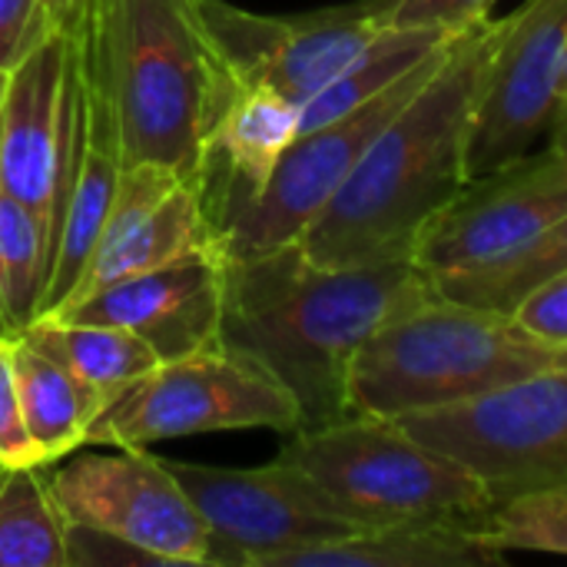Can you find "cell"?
<instances>
[{
	"mask_svg": "<svg viewBox=\"0 0 567 567\" xmlns=\"http://www.w3.org/2000/svg\"><path fill=\"white\" fill-rule=\"evenodd\" d=\"M435 296L415 262L326 269L282 246L226 262L223 346L269 369L299 405V432L349 415L355 352L392 319Z\"/></svg>",
	"mask_w": 567,
	"mask_h": 567,
	"instance_id": "6da1fadb",
	"label": "cell"
},
{
	"mask_svg": "<svg viewBox=\"0 0 567 567\" xmlns=\"http://www.w3.org/2000/svg\"><path fill=\"white\" fill-rule=\"evenodd\" d=\"M502 20H478L372 140L339 193L299 236L309 262L355 269L412 262L435 216L468 186L465 146Z\"/></svg>",
	"mask_w": 567,
	"mask_h": 567,
	"instance_id": "7a4b0ae2",
	"label": "cell"
},
{
	"mask_svg": "<svg viewBox=\"0 0 567 567\" xmlns=\"http://www.w3.org/2000/svg\"><path fill=\"white\" fill-rule=\"evenodd\" d=\"M66 30L93 56L123 169L156 163L199 179L209 136L239 83L189 0H100Z\"/></svg>",
	"mask_w": 567,
	"mask_h": 567,
	"instance_id": "3957f363",
	"label": "cell"
},
{
	"mask_svg": "<svg viewBox=\"0 0 567 567\" xmlns=\"http://www.w3.org/2000/svg\"><path fill=\"white\" fill-rule=\"evenodd\" d=\"M567 365V346L528 336L512 316L429 296L382 326L352 359L349 415L399 419L442 409L545 369Z\"/></svg>",
	"mask_w": 567,
	"mask_h": 567,
	"instance_id": "277c9868",
	"label": "cell"
},
{
	"mask_svg": "<svg viewBox=\"0 0 567 567\" xmlns=\"http://www.w3.org/2000/svg\"><path fill=\"white\" fill-rule=\"evenodd\" d=\"M282 458L302 468L359 532L395 525L485 532L498 508L465 465L422 445L392 419L346 415L292 432Z\"/></svg>",
	"mask_w": 567,
	"mask_h": 567,
	"instance_id": "5b68a950",
	"label": "cell"
},
{
	"mask_svg": "<svg viewBox=\"0 0 567 567\" xmlns=\"http://www.w3.org/2000/svg\"><path fill=\"white\" fill-rule=\"evenodd\" d=\"M299 405L289 389L256 359L209 346L183 359H166L106 405L86 429L83 445L146 449L233 429L299 432Z\"/></svg>",
	"mask_w": 567,
	"mask_h": 567,
	"instance_id": "8992f818",
	"label": "cell"
},
{
	"mask_svg": "<svg viewBox=\"0 0 567 567\" xmlns=\"http://www.w3.org/2000/svg\"><path fill=\"white\" fill-rule=\"evenodd\" d=\"M392 422L465 465L495 505L567 488V365Z\"/></svg>",
	"mask_w": 567,
	"mask_h": 567,
	"instance_id": "52a82bcc",
	"label": "cell"
},
{
	"mask_svg": "<svg viewBox=\"0 0 567 567\" xmlns=\"http://www.w3.org/2000/svg\"><path fill=\"white\" fill-rule=\"evenodd\" d=\"M458 40V37H455ZM452 40V43H455ZM435 50L412 73L385 86L362 106L296 136V143L276 163L262 193L219 219L226 259H252L299 243L306 226L326 209L339 193L346 176L355 169L372 140L389 126V120L425 86V80L442 66L449 47Z\"/></svg>",
	"mask_w": 567,
	"mask_h": 567,
	"instance_id": "ba28073f",
	"label": "cell"
},
{
	"mask_svg": "<svg viewBox=\"0 0 567 567\" xmlns=\"http://www.w3.org/2000/svg\"><path fill=\"white\" fill-rule=\"evenodd\" d=\"M50 495L66 525L126 542L159 565H213V535L166 462L146 449L80 452L47 465Z\"/></svg>",
	"mask_w": 567,
	"mask_h": 567,
	"instance_id": "9c48e42d",
	"label": "cell"
},
{
	"mask_svg": "<svg viewBox=\"0 0 567 567\" xmlns=\"http://www.w3.org/2000/svg\"><path fill=\"white\" fill-rule=\"evenodd\" d=\"M166 462V458H163ZM213 535V565L269 567L276 558L339 542L359 528L282 455L266 468L166 462Z\"/></svg>",
	"mask_w": 567,
	"mask_h": 567,
	"instance_id": "30bf717a",
	"label": "cell"
},
{
	"mask_svg": "<svg viewBox=\"0 0 567 567\" xmlns=\"http://www.w3.org/2000/svg\"><path fill=\"white\" fill-rule=\"evenodd\" d=\"M189 7L239 86H269L302 106L389 27L392 0L296 17H262L226 0H189Z\"/></svg>",
	"mask_w": 567,
	"mask_h": 567,
	"instance_id": "8fae6325",
	"label": "cell"
},
{
	"mask_svg": "<svg viewBox=\"0 0 567 567\" xmlns=\"http://www.w3.org/2000/svg\"><path fill=\"white\" fill-rule=\"evenodd\" d=\"M567 0H528L502 17L472 113L465 169L482 179L535 153L561 106Z\"/></svg>",
	"mask_w": 567,
	"mask_h": 567,
	"instance_id": "7c38bea8",
	"label": "cell"
},
{
	"mask_svg": "<svg viewBox=\"0 0 567 567\" xmlns=\"http://www.w3.org/2000/svg\"><path fill=\"white\" fill-rule=\"evenodd\" d=\"M66 93L70 120L37 319L56 312L70 289L76 286V279L83 276L123 173L116 123L103 83L96 76L93 56L76 30H70L66 43Z\"/></svg>",
	"mask_w": 567,
	"mask_h": 567,
	"instance_id": "4fadbf2b",
	"label": "cell"
},
{
	"mask_svg": "<svg viewBox=\"0 0 567 567\" xmlns=\"http://www.w3.org/2000/svg\"><path fill=\"white\" fill-rule=\"evenodd\" d=\"M567 213V159L545 146L468 186L435 216L412 262L429 276H458L515 256Z\"/></svg>",
	"mask_w": 567,
	"mask_h": 567,
	"instance_id": "5bb4252c",
	"label": "cell"
},
{
	"mask_svg": "<svg viewBox=\"0 0 567 567\" xmlns=\"http://www.w3.org/2000/svg\"><path fill=\"white\" fill-rule=\"evenodd\" d=\"M213 252H223V236L203 196V183L156 163L126 166L93 256L56 312L120 279Z\"/></svg>",
	"mask_w": 567,
	"mask_h": 567,
	"instance_id": "9a60e30c",
	"label": "cell"
},
{
	"mask_svg": "<svg viewBox=\"0 0 567 567\" xmlns=\"http://www.w3.org/2000/svg\"><path fill=\"white\" fill-rule=\"evenodd\" d=\"M226 262L229 259L223 252L193 256L143 276L120 279L43 319L116 326L150 342L163 362L183 359L223 342Z\"/></svg>",
	"mask_w": 567,
	"mask_h": 567,
	"instance_id": "2e32d148",
	"label": "cell"
},
{
	"mask_svg": "<svg viewBox=\"0 0 567 567\" xmlns=\"http://www.w3.org/2000/svg\"><path fill=\"white\" fill-rule=\"evenodd\" d=\"M66 43L70 30L47 33L10 70L0 103V186L47 223V236L53 233L70 120Z\"/></svg>",
	"mask_w": 567,
	"mask_h": 567,
	"instance_id": "e0dca14e",
	"label": "cell"
},
{
	"mask_svg": "<svg viewBox=\"0 0 567 567\" xmlns=\"http://www.w3.org/2000/svg\"><path fill=\"white\" fill-rule=\"evenodd\" d=\"M302 133V106L269 86H239L226 113L219 116L206 159H203V196L209 213L219 219L256 199L269 183L282 153Z\"/></svg>",
	"mask_w": 567,
	"mask_h": 567,
	"instance_id": "ac0fdd59",
	"label": "cell"
},
{
	"mask_svg": "<svg viewBox=\"0 0 567 567\" xmlns=\"http://www.w3.org/2000/svg\"><path fill=\"white\" fill-rule=\"evenodd\" d=\"M20 339L66 369L86 402L90 422L163 362L150 342L116 326L33 319Z\"/></svg>",
	"mask_w": 567,
	"mask_h": 567,
	"instance_id": "d6986e66",
	"label": "cell"
},
{
	"mask_svg": "<svg viewBox=\"0 0 567 567\" xmlns=\"http://www.w3.org/2000/svg\"><path fill=\"white\" fill-rule=\"evenodd\" d=\"M502 561L505 551L492 548L475 528L395 525L299 548L269 567H492Z\"/></svg>",
	"mask_w": 567,
	"mask_h": 567,
	"instance_id": "ffe728a7",
	"label": "cell"
},
{
	"mask_svg": "<svg viewBox=\"0 0 567 567\" xmlns=\"http://www.w3.org/2000/svg\"><path fill=\"white\" fill-rule=\"evenodd\" d=\"M10 355L23 425L37 449V458L40 465L63 462L70 452L83 449L90 429V412L76 382L66 375L60 362H53L27 339H13Z\"/></svg>",
	"mask_w": 567,
	"mask_h": 567,
	"instance_id": "44dd1931",
	"label": "cell"
},
{
	"mask_svg": "<svg viewBox=\"0 0 567 567\" xmlns=\"http://www.w3.org/2000/svg\"><path fill=\"white\" fill-rule=\"evenodd\" d=\"M465 30H432V27H385L329 86H322L309 103H302V133L316 130L365 100L379 96L385 86L412 73L435 50L452 43Z\"/></svg>",
	"mask_w": 567,
	"mask_h": 567,
	"instance_id": "7402d4cb",
	"label": "cell"
},
{
	"mask_svg": "<svg viewBox=\"0 0 567 567\" xmlns=\"http://www.w3.org/2000/svg\"><path fill=\"white\" fill-rule=\"evenodd\" d=\"M0 567H66V522L50 495L47 465H0Z\"/></svg>",
	"mask_w": 567,
	"mask_h": 567,
	"instance_id": "603a6c76",
	"label": "cell"
},
{
	"mask_svg": "<svg viewBox=\"0 0 567 567\" xmlns=\"http://www.w3.org/2000/svg\"><path fill=\"white\" fill-rule=\"evenodd\" d=\"M558 272H567V213L551 229H545L535 243L518 249L515 256L498 259L482 269H472V272L432 279V286L445 299L512 316V309L535 286L548 282Z\"/></svg>",
	"mask_w": 567,
	"mask_h": 567,
	"instance_id": "cb8c5ba5",
	"label": "cell"
},
{
	"mask_svg": "<svg viewBox=\"0 0 567 567\" xmlns=\"http://www.w3.org/2000/svg\"><path fill=\"white\" fill-rule=\"evenodd\" d=\"M47 223L0 186V336L20 339L37 319L47 272Z\"/></svg>",
	"mask_w": 567,
	"mask_h": 567,
	"instance_id": "d4e9b609",
	"label": "cell"
},
{
	"mask_svg": "<svg viewBox=\"0 0 567 567\" xmlns=\"http://www.w3.org/2000/svg\"><path fill=\"white\" fill-rule=\"evenodd\" d=\"M498 551L567 555V488L535 492L498 505L482 532Z\"/></svg>",
	"mask_w": 567,
	"mask_h": 567,
	"instance_id": "484cf974",
	"label": "cell"
},
{
	"mask_svg": "<svg viewBox=\"0 0 567 567\" xmlns=\"http://www.w3.org/2000/svg\"><path fill=\"white\" fill-rule=\"evenodd\" d=\"M10 342L0 336V465L7 468H40L37 449L27 435L17 379H13V355Z\"/></svg>",
	"mask_w": 567,
	"mask_h": 567,
	"instance_id": "4316f807",
	"label": "cell"
},
{
	"mask_svg": "<svg viewBox=\"0 0 567 567\" xmlns=\"http://www.w3.org/2000/svg\"><path fill=\"white\" fill-rule=\"evenodd\" d=\"M512 319L542 342L567 346V272H558L548 282L535 286L512 309Z\"/></svg>",
	"mask_w": 567,
	"mask_h": 567,
	"instance_id": "83f0119b",
	"label": "cell"
},
{
	"mask_svg": "<svg viewBox=\"0 0 567 567\" xmlns=\"http://www.w3.org/2000/svg\"><path fill=\"white\" fill-rule=\"evenodd\" d=\"M53 30L43 0H0V70H13Z\"/></svg>",
	"mask_w": 567,
	"mask_h": 567,
	"instance_id": "f1b7e54d",
	"label": "cell"
},
{
	"mask_svg": "<svg viewBox=\"0 0 567 567\" xmlns=\"http://www.w3.org/2000/svg\"><path fill=\"white\" fill-rule=\"evenodd\" d=\"M498 0H392L389 27H432V30H468L485 20Z\"/></svg>",
	"mask_w": 567,
	"mask_h": 567,
	"instance_id": "f546056e",
	"label": "cell"
},
{
	"mask_svg": "<svg viewBox=\"0 0 567 567\" xmlns=\"http://www.w3.org/2000/svg\"><path fill=\"white\" fill-rule=\"evenodd\" d=\"M548 146H551L555 153L567 156V100L558 106V116H555L551 133H548Z\"/></svg>",
	"mask_w": 567,
	"mask_h": 567,
	"instance_id": "4dcf8cb0",
	"label": "cell"
},
{
	"mask_svg": "<svg viewBox=\"0 0 567 567\" xmlns=\"http://www.w3.org/2000/svg\"><path fill=\"white\" fill-rule=\"evenodd\" d=\"M558 90H561V103H565L567 100V43H565V60H561V86H558Z\"/></svg>",
	"mask_w": 567,
	"mask_h": 567,
	"instance_id": "1f68e13d",
	"label": "cell"
},
{
	"mask_svg": "<svg viewBox=\"0 0 567 567\" xmlns=\"http://www.w3.org/2000/svg\"><path fill=\"white\" fill-rule=\"evenodd\" d=\"M7 80H10V70H0V103H3V93H7Z\"/></svg>",
	"mask_w": 567,
	"mask_h": 567,
	"instance_id": "d6a6232c",
	"label": "cell"
},
{
	"mask_svg": "<svg viewBox=\"0 0 567 567\" xmlns=\"http://www.w3.org/2000/svg\"><path fill=\"white\" fill-rule=\"evenodd\" d=\"M565 159H567V156H565Z\"/></svg>",
	"mask_w": 567,
	"mask_h": 567,
	"instance_id": "836d02e7",
	"label": "cell"
}]
</instances>
